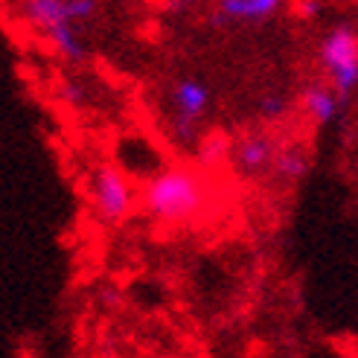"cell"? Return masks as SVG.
<instances>
[{"label": "cell", "mask_w": 358, "mask_h": 358, "mask_svg": "<svg viewBox=\"0 0 358 358\" xmlns=\"http://www.w3.org/2000/svg\"><path fill=\"white\" fill-rule=\"evenodd\" d=\"M56 94H59L62 102L70 105V108H82V105L87 102V87L82 82H76V79H64Z\"/></svg>", "instance_id": "5bb4252c"}, {"label": "cell", "mask_w": 358, "mask_h": 358, "mask_svg": "<svg viewBox=\"0 0 358 358\" xmlns=\"http://www.w3.org/2000/svg\"><path fill=\"white\" fill-rule=\"evenodd\" d=\"M15 9L27 27L38 29V32H50L59 24L73 21L70 9H67V0H17Z\"/></svg>", "instance_id": "9c48e42d"}, {"label": "cell", "mask_w": 358, "mask_h": 358, "mask_svg": "<svg viewBox=\"0 0 358 358\" xmlns=\"http://www.w3.org/2000/svg\"><path fill=\"white\" fill-rule=\"evenodd\" d=\"M285 114H289V99H285L282 94H265L259 99V117L265 122H277Z\"/></svg>", "instance_id": "8fae6325"}, {"label": "cell", "mask_w": 358, "mask_h": 358, "mask_svg": "<svg viewBox=\"0 0 358 358\" xmlns=\"http://www.w3.org/2000/svg\"><path fill=\"white\" fill-rule=\"evenodd\" d=\"M67 9H70V17H73L76 24L87 27L99 17V0H67Z\"/></svg>", "instance_id": "4fadbf2b"}, {"label": "cell", "mask_w": 358, "mask_h": 358, "mask_svg": "<svg viewBox=\"0 0 358 358\" xmlns=\"http://www.w3.org/2000/svg\"><path fill=\"white\" fill-rule=\"evenodd\" d=\"M309 166H312L309 152L303 149L300 143H292V146H285V149H277L271 172L268 175H271L274 181H280V184H297V181H303V178L309 175Z\"/></svg>", "instance_id": "30bf717a"}, {"label": "cell", "mask_w": 358, "mask_h": 358, "mask_svg": "<svg viewBox=\"0 0 358 358\" xmlns=\"http://www.w3.org/2000/svg\"><path fill=\"white\" fill-rule=\"evenodd\" d=\"M285 9V0H216L210 15L213 29H239V27H265Z\"/></svg>", "instance_id": "277c9868"}, {"label": "cell", "mask_w": 358, "mask_h": 358, "mask_svg": "<svg viewBox=\"0 0 358 358\" xmlns=\"http://www.w3.org/2000/svg\"><path fill=\"white\" fill-rule=\"evenodd\" d=\"M204 204V184L201 178L184 169V166H172L157 172L152 181L143 189V207L155 222H184L201 210Z\"/></svg>", "instance_id": "6da1fadb"}, {"label": "cell", "mask_w": 358, "mask_h": 358, "mask_svg": "<svg viewBox=\"0 0 358 358\" xmlns=\"http://www.w3.org/2000/svg\"><path fill=\"white\" fill-rule=\"evenodd\" d=\"M303 12H306V15H320V3H317V0H306V6H303Z\"/></svg>", "instance_id": "9a60e30c"}, {"label": "cell", "mask_w": 358, "mask_h": 358, "mask_svg": "<svg viewBox=\"0 0 358 358\" xmlns=\"http://www.w3.org/2000/svg\"><path fill=\"white\" fill-rule=\"evenodd\" d=\"M274 155H277V146L268 134H262V131L242 134L234 146V169L245 178L268 175L274 164Z\"/></svg>", "instance_id": "5b68a950"}, {"label": "cell", "mask_w": 358, "mask_h": 358, "mask_svg": "<svg viewBox=\"0 0 358 358\" xmlns=\"http://www.w3.org/2000/svg\"><path fill=\"white\" fill-rule=\"evenodd\" d=\"M317 59L324 73L329 76V85L338 91V96L350 102L352 94L358 91V32L347 21L335 24L320 38Z\"/></svg>", "instance_id": "7a4b0ae2"}, {"label": "cell", "mask_w": 358, "mask_h": 358, "mask_svg": "<svg viewBox=\"0 0 358 358\" xmlns=\"http://www.w3.org/2000/svg\"><path fill=\"white\" fill-rule=\"evenodd\" d=\"M300 105H303V111L312 117L315 125H332L347 102L338 96L332 85L309 82V85H303V91H300Z\"/></svg>", "instance_id": "52a82bcc"}, {"label": "cell", "mask_w": 358, "mask_h": 358, "mask_svg": "<svg viewBox=\"0 0 358 358\" xmlns=\"http://www.w3.org/2000/svg\"><path fill=\"white\" fill-rule=\"evenodd\" d=\"M169 102H172V117L201 122L213 105V87L201 76H184L172 85Z\"/></svg>", "instance_id": "8992f818"}, {"label": "cell", "mask_w": 358, "mask_h": 358, "mask_svg": "<svg viewBox=\"0 0 358 358\" xmlns=\"http://www.w3.org/2000/svg\"><path fill=\"white\" fill-rule=\"evenodd\" d=\"M169 137L178 143V146H189V143H195V137H199V122L169 117Z\"/></svg>", "instance_id": "7c38bea8"}, {"label": "cell", "mask_w": 358, "mask_h": 358, "mask_svg": "<svg viewBox=\"0 0 358 358\" xmlns=\"http://www.w3.org/2000/svg\"><path fill=\"white\" fill-rule=\"evenodd\" d=\"M91 207H94V216L105 224H120L125 216L131 213L134 204V192L125 181V175L114 166H99L91 175Z\"/></svg>", "instance_id": "3957f363"}, {"label": "cell", "mask_w": 358, "mask_h": 358, "mask_svg": "<svg viewBox=\"0 0 358 358\" xmlns=\"http://www.w3.org/2000/svg\"><path fill=\"white\" fill-rule=\"evenodd\" d=\"M44 38H47V44L52 50H56L59 59H64L67 64H73V67L85 64L87 56H91V44H87V38H85V27L76 24V21L59 24L56 29L44 32Z\"/></svg>", "instance_id": "ba28073f"}]
</instances>
